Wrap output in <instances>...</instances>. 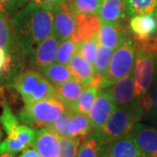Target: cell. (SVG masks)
Returning <instances> with one entry per match:
<instances>
[{
    "label": "cell",
    "mask_w": 157,
    "mask_h": 157,
    "mask_svg": "<svg viewBox=\"0 0 157 157\" xmlns=\"http://www.w3.org/2000/svg\"><path fill=\"white\" fill-rule=\"evenodd\" d=\"M11 24L17 44L27 57L52 33L53 11L30 0L11 17Z\"/></svg>",
    "instance_id": "obj_1"
},
{
    "label": "cell",
    "mask_w": 157,
    "mask_h": 157,
    "mask_svg": "<svg viewBox=\"0 0 157 157\" xmlns=\"http://www.w3.org/2000/svg\"><path fill=\"white\" fill-rule=\"evenodd\" d=\"M9 87L17 91L25 104L46 99L58 100L56 86L33 68L23 70Z\"/></svg>",
    "instance_id": "obj_2"
},
{
    "label": "cell",
    "mask_w": 157,
    "mask_h": 157,
    "mask_svg": "<svg viewBox=\"0 0 157 157\" xmlns=\"http://www.w3.org/2000/svg\"><path fill=\"white\" fill-rule=\"evenodd\" d=\"M66 110L59 100L46 99L25 103L19 110L17 119L20 123L33 128H50Z\"/></svg>",
    "instance_id": "obj_3"
},
{
    "label": "cell",
    "mask_w": 157,
    "mask_h": 157,
    "mask_svg": "<svg viewBox=\"0 0 157 157\" xmlns=\"http://www.w3.org/2000/svg\"><path fill=\"white\" fill-rule=\"evenodd\" d=\"M142 116L143 112L139 101L130 107H115L104 127L99 132L108 145L113 140L130 135L134 126Z\"/></svg>",
    "instance_id": "obj_4"
},
{
    "label": "cell",
    "mask_w": 157,
    "mask_h": 157,
    "mask_svg": "<svg viewBox=\"0 0 157 157\" xmlns=\"http://www.w3.org/2000/svg\"><path fill=\"white\" fill-rule=\"evenodd\" d=\"M135 47L134 39H128L113 52L107 73L102 77L100 89L111 86L117 80L133 72L135 59Z\"/></svg>",
    "instance_id": "obj_5"
},
{
    "label": "cell",
    "mask_w": 157,
    "mask_h": 157,
    "mask_svg": "<svg viewBox=\"0 0 157 157\" xmlns=\"http://www.w3.org/2000/svg\"><path fill=\"white\" fill-rule=\"evenodd\" d=\"M155 76V53L140 48H136L133 77L135 95L140 99L150 89Z\"/></svg>",
    "instance_id": "obj_6"
},
{
    "label": "cell",
    "mask_w": 157,
    "mask_h": 157,
    "mask_svg": "<svg viewBox=\"0 0 157 157\" xmlns=\"http://www.w3.org/2000/svg\"><path fill=\"white\" fill-rule=\"evenodd\" d=\"M27 57L23 51H10L0 47V87L10 86L25 70Z\"/></svg>",
    "instance_id": "obj_7"
},
{
    "label": "cell",
    "mask_w": 157,
    "mask_h": 157,
    "mask_svg": "<svg viewBox=\"0 0 157 157\" xmlns=\"http://www.w3.org/2000/svg\"><path fill=\"white\" fill-rule=\"evenodd\" d=\"M53 27L52 34L59 43L71 39L76 27V11L71 2L65 1L53 9Z\"/></svg>",
    "instance_id": "obj_8"
},
{
    "label": "cell",
    "mask_w": 157,
    "mask_h": 157,
    "mask_svg": "<svg viewBox=\"0 0 157 157\" xmlns=\"http://www.w3.org/2000/svg\"><path fill=\"white\" fill-rule=\"evenodd\" d=\"M59 45V41L52 33L27 56L26 65L38 71L47 67L56 62Z\"/></svg>",
    "instance_id": "obj_9"
},
{
    "label": "cell",
    "mask_w": 157,
    "mask_h": 157,
    "mask_svg": "<svg viewBox=\"0 0 157 157\" xmlns=\"http://www.w3.org/2000/svg\"><path fill=\"white\" fill-rule=\"evenodd\" d=\"M114 108L115 106L109 88L101 89L87 114L93 130H101Z\"/></svg>",
    "instance_id": "obj_10"
},
{
    "label": "cell",
    "mask_w": 157,
    "mask_h": 157,
    "mask_svg": "<svg viewBox=\"0 0 157 157\" xmlns=\"http://www.w3.org/2000/svg\"><path fill=\"white\" fill-rule=\"evenodd\" d=\"M96 37L100 45L115 50L127 39L131 38L128 22L122 21L117 24L101 25Z\"/></svg>",
    "instance_id": "obj_11"
},
{
    "label": "cell",
    "mask_w": 157,
    "mask_h": 157,
    "mask_svg": "<svg viewBox=\"0 0 157 157\" xmlns=\"http://www.w3.org/2000/svg\"><path fill=\"white\" fill-rule=\"evenodd\" d=\"M36 129L22 124L17 134L13 136H7L0 141V155L9 154L15 156L24 149L33 146Z\"/></svg>",
    "instance_id": "obj_12"
},
{
    "label": "cell",
    "mask_w": 157,
    "mask_h": 157,
    "mask_svg": "<svg viewBox=\"0 0 157 157\" xmlns=\"http://www.w3.org/2000/svg\"><path fill=\"white\" fill-rule=\"evenodd\" d=\"M108 88L115 107H130L139 101L135 95L133 72L117 80Z\"/></svg>",
    "instance_id": "obj_13"
},
{
    "label": "cell",
    "mask_w": 157,
    "mask_h": 157,
    "mask_svg": "<svg viewBox=\"0 0 157 157\" xmlns=\"http://www.w3.org/2000/svg\"><path fill=\"white\" fill-rule=\"evenodd\" d=\"M32 147L41 157H58L60 150V136L49 128L36 129Z\"/></svg>",
    "instance_id": "obj_14"
},
{
    "label": "cell",
    "mask_w": 157,
    "mask_h": 157,
    "mask_svg": "<svg viewBox=\"0 0 157 157\" xmlns=\"http://www.w3.org/2000/svg\"><path fill=\"white\" fill-rule=\"evenodd\" d=\"M130 135L134 137L143 157H157L156 128L137 122Z\"/></svg>",
    "instance_id": "obj_15"
},
{
    "label": "cell",
    "mask_w": 157,
    "mask_h": 157,
    "mask_svg": "<svg viewBox=\"0 0 157 157\" xmlns=\"http://www.w3.org/2000/svg\"><path fill=\"white\" fill-rule=\"evenodd\" d=\"M128 27L134 41L150 40L157 33V17L150 14L136 15L129 18Z\"/></svg>",
    "instance_id": "obj_16"
},
{
    "label": "cell",
    "mask_w": 157,
    "mask_h": 157,
    "mask_svg": "<svg viewBox=\"0 0 157 157\" xmlns=\"http://www.w3.org/2000/svg\"><path fill=\"white\" fill-rule=\"evenodd\" d=\"M76 27L72 38L73 41L79 44L83 41L97 36L101 23L97 15L76 12Z\"/></svg>",
    "instance_id": "obj_17"
},
{
    "label": "cell",
    "mask_w": 157,
    "mask_h": 157,
    "mask_svg": "<svg viewBox=\"0 0 157 157\" xmlns=\"http://www.w3.org/2000/svg\"><path fill=\"white\" fill-rule=\"evenodd\" d=\"M97 16L101 25L129 21L125 0H103Z\"/></svg>",
    "instance_id": "obj_18"
},
{
    "label": "cell",
    "mask_w": 157,
    "mask_h": 157,
    "mask_svg": "<svg viewBox=\"0 0 157 157\" xmlns=\"http://www.w3.org/2000/svg\"><path fill=\"white\" fill-rule=\"evenodd\" d=\"M107 147L100 132L93 130L80 140L76 157H106Z\"/></svg>",
    "instance_id": "obj_19"
},
{
    "label": "cell",
    "mask_w": 157,
    "mask_h": 157,
    "mask_svg": "<svg viewBox=\"0 0 157 157\" xmlns=\"http://www.w3.org/2000/svg\"><path fill=\"white\" fill-rule=\"evenodd\" d=\"M106 157H143L131 135L113 140L107 147Z\"/></svg>",
    "instance_id": "obj_20"
},
{
    "label": "cell",
    "mask_w": 157,
    "mask_h": 157,
    "mask_svg": "<svg viewBox=\"0 0 157 157\" xmlns=\"http://www.w3.org/2000/svg\"><path fill=\"white\" fill-rule=\"evenodd\" d=\"M67 66L75 80L83 85L85 87L92 85L95 76V70L94 66L86 60L80 54L77 52Z\"/></svg>",
    "instance_id": "obj_21"
},
{
    "label": "cell",
    "mask_w": 157,
    "mask_h": 157,
    "mask_svg": "<svg viewBox=\"0 0 157 157\" xmlns=\"http://www.w3.org/2000/svg\"><path fill=\"white\" fill-rule=\"evenodd\" d=\"M84 86L74 78H72L63 84L57 86V97L68 110H72L78 101V97L85 89Z\"/></svg>",
    "instance_id": "obj_22"
},
{
    "label": "cell",
    "mask_w": 157,
    "mask_h": 157,
    "mask_svg": "<svg viewBox=\"0 0 157 157\" xmlns=\"http://www.w3.org/2000/svg\"><path fill=\"white\" fill-rule=\"evenodd\" d=\"M93 131L89 118L86 114L71 113V118L68 125L67 137L78 138L82 140Z\"/></svg>",
    "instance_id": "obj_23"
},
{
    "label": "cell",
    "mask_w": 157,
    "mask_h": 157,
    "mask_svg": "<svg viewBox=\"0 0 157 157\" xmlns=\"http://www.w3.org/2000/svg\"><path fill=\"white\" fill-rule=\"evenodd\" d=\"M143 115L154 124L157 125V73L150 89L139 99Z\"/></svg>",
    "instance_id": "obj_24"
},
{
    "label": "cell",
    "mask_w": 157,
    "mask_h": 157,
    "mask_svg": "<svg viewBox=\"0 0 157 157\" xmlns=\"http://www.w3.org/2000/svg\"><path fill=\"white\" fill-rule=\"evenodd\" d=\"M128 17L150 14L157 17V0H125Z\"/></svg>",
    "instance_id": "obj_25"
},
{
    "label": "cell",
    "mask_w": 157,
    "mask_h": 157,
    "mask_svg": "<svg viewBox=\"0 0 157 157\" xmlns=\"http://www.w3.org/2000/svg\"><path fill=\"white\" fill-rule=\"evenodd\" d=\"M45 75V77L51 81L55 86H59L68 80L72 79L73 75L67 65H62L54 62L47 67L39 71Z\"/></svg>",
    "instance_id": "obj_26"
},
{
    "label": "cell",
    "mask_w": 157,
    "mask_h": 157,
    "mask_svg": "<svg viewBox=\"0 0 157 157\" xmlns=\"http://www.w3.org/2000/svg\"><path fill=\"white\" fill-rule=\"evenodd\" d=\"M0 47L10 51H22L13 33L11 19L0 12Z\"/></svg>",
    "instance_id": "obj_27"
},
{
    "label": "cell",
    "mask_w": 157,
    "mask_h": 157,
    "mask_svg": "<svg viewBox=\"0 0 157 157\" xmlns=\"http://www.w3.org/2000/svg\"><path fill=\"white\" fill-rule=\"evenodd\" d=\"M100 90L101 89L96 86H89L86 87L70 111L87 115L95 101Z\"/></svg>",
    "instance_id": "obj_28"
},
{
    "label": "cell",
    "mask_w": 157,
    "mask_h": 157,
    "mask_svg": "<svg viewBox=\"0 0 157 157\" xmlns=\"http://www.w3.org/2000/svg\"><path fill=\"white\" fill-rule=\"evenodd\" d=\"M113 52L114 50L110 47L99 45L97 54H96L95 61H94V67L95 70V76L100 77L102 79V77L105 75V73H107V68L110 65Z\"/></svg>",
    "instance_id": "obj_29"
},
{
    "label": "cell",
    "mask_w": 157,
    "mask_h": 157,
    "mask_svg": "<svg viewBox=\"0 0 157 157\" xmlns=\"http://www.w3.org/2000/svg\"><path fill=\"white\" fill-rule=\"evenodd\" d=\"M78 45V44L75 43L72 39H68L60 42L57 52V63L67 66L72 58L77 53Z\"/></svg>",
    "instance_id": "obj_30"
},
{
    "label": "cell",
    "mask_w": 157,
    "mask_h": 157,
    "mask_svg": "<svg viewBox=\"0 0 157 157\" xmlns=\"http://www.w3.org/2000/svg\"><path fill=\"white\" fill-rule=\"evenodd\" d=\"M99 41L97 37L93 39H88L79 43L78 45V52L81 56L84 58L86 60L89 62L91 65H94L96 54L99 47Z\"/></svg>",
    "instance_id": "obj_31"
},
{
    "label": "cell",
    "mask_w": 157,
    "mask_h": 157,
    "mask_svg": "<svg viewBox=\"0 0 157 157\" xmlns=\"http://www.w3.org/2000/svg\"><path fill=\"white\" fill-rule=\"evenodd\" d=\"M103 0H73L72 5L77 13L98 15Z\"/></svg>",
    "instance_id": "obj_32"
},
{
    "label": "cell",
    "mask_w": 157,
    "mask_h": 157,
    "mask_svg": "<svg viewBox=\"0 0 157 157\" xmlns=\"http://www.w3.org/2000/svg\"><path fill=\"white\" fill-rule=\"evenodd\" d=\"M30 0H0V12L11 19Z\"/></svg>",
    "instance_id": "obj_33"
},
{
    "label": "cell",
    "mask_w": 157,
    "mask_h": 157,
    "mask_svg": "<svg viewBox=\"0 0 157 157\" xmlns=\"http://www.w3.org/2000/svg\"><path fill=\"white\" fill-rule=\"evenodd\" d=\"M80 139L60 137V150L58 157H76Z\"/></svg>",
    "instance_id": "obj_34"
},
{
    "label": "cell",
    "mask_w": 157,
    "mask_h": 157,
    "mask_svg": "<svg viewBox=\"0 0 157 157\" xmlns=\"http://www.w3.org/2000/svg\"><path fill=\"white\" fill-rule=\"evenodd\" d=\"M71 113L72 111L67 109L49 128L52 129L60 137H67L68 125L71 118Z\"/></svg>",
    "instance_id": "obj_35"
},
{
    "label": "cell",
    "mask_w": 157,
    "mask_h": 157,
    "mask_svg": "<svg viewBox=\"0 0 157 157\" xmlns=\"http://www.w3.org/2000/svg\"><path fill=\"white\" fill-rule=\"evenodd\" d=\"M134 42H135L136 48H140L143 50L149 51L153 53H156L157 52V33L150 40L144 41V42H137V41H134Z\"/></svg>",
    "instance_id": "obj_36"
},
{
    "label": "cell",
    "mask_w": 157,
    "mask_h": 157,
    "mask_svg": "<svg viewBox=\"0 0 157 157\" xmlns=\"http://www.w3.org/2000/svg\"><path fill=\"white\" fill-rule=\"evenodd\" d=\"M31 1H33L34 3L38 4L39 6H45V7H49V8L53 9L55 6L59 5V4H61L63 2H65V1H69V2L72 3L73 0H31Z\"/></svg>",
    "instance_id": "obj_37"
},
{
    "label": "cell",
    "mask_w": 157,
    "mask_h": 157,
    "mask_svg": "<svg viewBox=\"0 0 157 157\" xmlns=\"http://www.w3.org/2000/svg\"><path fill=\"white\" fill-rule=\"evenodd\" d=\"M19 157H41L39 155L38 151L33 147H29L27 148L24 149Z\"/></svg>",
    "instance_id": "obj_38"
},
{
    "label": "cell",
    "mask_w": 157,
    "mask_h": 157,
    "mask_svg": "<svg viewBox=\"0 0 157 157\" xmlns=\"http://www.w3.org/2000/svg\"><path fill=\"white\" fill-rule=\"evenodd\" d=\"M0 157H15V156H13V155H9V154H2V155H0Z\"/></svg>",
    "instance_id": "obj_39"
},
{
    "label": "cell",
    "mask_w": 157,
    "mask_h": 157,
    "mask_svg": "<svg viewBox=\"0 0 157 157\" xmlns=\"http://www.w3.org/2000/svg\"><path fill=\"white\" fill-rule=\"evenodd\" d=\"M155 73H157V52L155 53Z\"/></svg>",
    "instance_id": "obj_40"
},
{
    "label": "cell",
    "mask_w": 157,
    "mask_h": 157,
    "mask_svg": "<svg viewBox=\"0 0 157 157\" xmlns=\"http://www.w3.org/2000/svg\"><path fill=\"white\" fill-rule=\"evenodd\" d=\"M2 137H3V133H2V130H1V128H0V141L2 140Z\"/></svg>",
    "instance_id": "obj_41"
}]
</instances>
